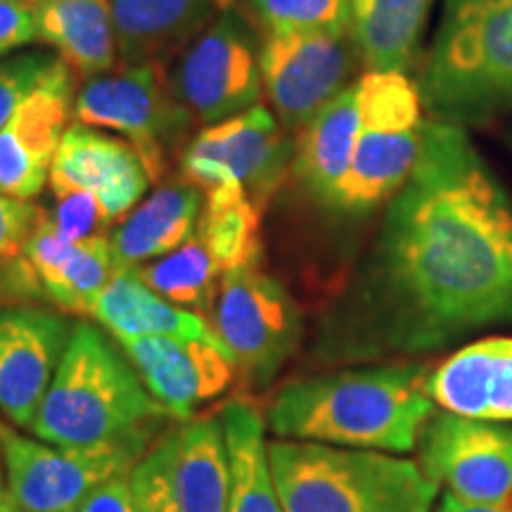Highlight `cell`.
Instances as JSON below:
<instances>
[{"label":"cell","mask_w":512,"mask_h":512,"mask_svg":"<svg viewBox=\"0 0 512 512\" xmlns=\"http://www.w3.org/2000/svg\"><path fill=\"white\" fill-rule=\"evenodd\" d=\"M349 5L351 0H249L252 15L266 31H349Z\"/></svg>","instance_id":"f546056e"},{"label":"cell","mask_w":512,"mask_h":512,"mask_svg":"<svg viewBox=\"0 0 512 512\" xmlns=\"http://www.w3.org/2000/svg\"><path fill=\"white\" fill-rule=\"evenodd\" d=\"M361 88V126L347 176L325 209L361 221L387 207L411 178L422 150L425 107L418 83L401 72H368Z\"/></svg>","instance_id":"8992f818"},{"label":"cell","mask_w":512,"mask_h":512,"mask_svg":"<svg viewBox=\"0 0 512 512\" xmlns=\"http://www.w3.org/2000/svg\"><path fill=\"white\" fill-rule=\"evenodd\" d=\"M150 183L143 159L124 138L107 136L79 121L64 131L50 169L53 195L67 190L88 192L98 200L107 223L136 209Z\"/></svg>","instance_id":"e0dca14e"},{"label":"cell","mask_w":512,"mask_h":512,"mask_svg":"<svg viewBox=\"0 0 512 512\" xmlns=\"http://www.w3.org/2000/svg\"><path fill=\"white\" fill-rule=\"evenodd\" d=\"M434 512H505V510L482 508V505H470V503L458 501V498H453L451 494H444V496H441L437 508H434Z\"/></svg>","instance_id":"8d00e7d4"},{"label":"cell","mask_w":512,"mask_h":512,"mask_svg":"<svg viewBox=\"0 0 512 512\" xmlns=\"http://www.w3.org/2000/svg\"><path fill=\"white\" fill-rule=\"evenodd\" d=\"M60 57L41 53H19L0 60V128L12 117L17 105L38 86Z\"/></svg>","instance_id":"1f68e13d"},{"label":"cell","mask_w":512,"mask_h":512,"mask_svg":"<svg viewBox=\"0 0 512 512\" xmlns=\"http://www.w3.org/2000/svg\"><path fill=\"white\" fill-rule=\"evenodd\" d=\"M93 318L119 342L140 337L221 339L207 318L166 302L138 278L133 268L114 271L93 306Z\"/></svg>","instance_id":"603a6c76"},{"label":"cell","mask_w":512,"mask_h":512,"mask_svg":"<svg viewBox=\"0 0 512 512\" xmlns=\"http://www.w3.org/2000/svg\"><path fill=\"white\" fill-rule=\"evenodd\" d=\"M268 456L285 512H434L439 486L396 453L273 439Z\"/></svg>","instance_id":"5b68a950"},{"label":"cell","mask_w":512,"mask_h":512,"mask_svg":"<svg viewBox=\"0 0 512 512\" xmlns=\"http://www.w3.org/2000/svg\"><path fill=\"white\" fill-rule=\"evenodd\" d=\"M119 344L150 394L178 420H190L202 403L226 392L238 370L223 339L140 337Z\"/></svg>","instance_id":"2e32d148"},{"label":"cell","mask_w":512,"mask_h":512,"mask_svg":"<svg viewBox=\"0 0 512 512\" xmlns=\"http://www.w3.org/2000/svg\"><path fill=\"white\" fill-rule=\"evenodd\" d=\"M0 512H24V510L17 505L15 498L10 496L8 486H0Z\"/></svg>","instance_id":"74e56055"},{"label":"cell","mask_w":512,"mask_h":512,"mask_svg":"<svg viewBox=\"0 0 512 512\" xmlns=\"http://www.w3.org/2000/svg\"><path fill=\"white\" fill-rule=\"evenodd\" d=\"M427 368L382 363L297 377L266 408L275 439L411 453L437 411L425 389Z\"/></svg>","instance_id":"7a4b0ae2"},{"label":"cell","mask_w":512,"mask_h":512,"mask_svg":"<svg viewBox=\"0 0 512 512\" xmlns=\"http://www.w3.org/2000/svg\"><path fill=\"white\" fill-rule=\"evenodd\" d=\"M204 195L195 235L219 266L221 275L233 268L261 264V209L238 185H221Z\"/></svg>","instance_id":"83f0119b"},{"label":"cell","mask_w":512,"mask_h":512,"mask_svg":"<svg viewBox=\"0 0 512 512\" xmlns=\"http://www.w3.org/2000/svg\"><path fill=\"white\" fill-rule=\"evenodd\" d=\"M228 451V512H285L268 456L266 420L252 403L233 399L221 408Z\"/></svg>","instance_id":"484cf974"},{"label":"cell","mask_w":512,"mask_h":512,"mask_svg":"<svg viewBox=\"0 0 512 512\" xmlns=\"http://www.w3.org/2000/svg\"><path fill=\"white\" fill-rule=\"evenodd\" d=\"M76 512H138L133 498L131 475L114 477L79 505Z\"/></svg>","instance_id":"d590c367"},{"label":"cell","mask_w":512,"mask_h":512,"mask_svg":"<svg viewBox=\"0 0 512 512\" xmlns=\"http://www.w3.org/2000/svg\"><path fill=\"white\" fill-rule=\"evenodd\" d=\"M415 83L434 121L465 128L512 114V0H444Z\"/></svg>","instance_id":"3957f363"},{"label":"cell","mask_w":512,"mask_h":512,"mask_svg":"<svg viewBox=\"0 0 512 512\" xmlns=\"http://www.w3.org/2000/svg\"><path fill=\"white\" fill-rule=\"evenodd\" d=\"M202 207L204 195L195 185L183 181L157 188L112 230L114 268L145 266L185 245L195 235Z\"/></svg>","instance_id":"7402d4cb"},{"label":"cell","mask_w":512,"mask_h":512,"mask_svg":"<svg viewBox=\"0 0 512 512\" xmlns=\"http://www.w3.org/2000/svg\"><path fill=\"white\" fill-rule=\"evenodd\" d=\"M358 126H361V88L354 81L335 95L299 133L290 171L304 195L323 209L347 176Z\"/></svg>","instance_id":"44dd1931"},{"label":"cell","mask_w":512,"mask_h":512,"mask_svg":"<svg viewBox=\"0 0 512 512\" xmlns=\"http://www.w3.org/2000/svg\"><path fill=\"white\" fill-rule=\"evenodd\" d=\"M74 100V72L60 57L0 128V195L31 200L46 188Z\"/></svg>","instance_id":"5bb4252c"},{"label":"cell","mask_w":512,"mask_h":512,"mask_svg":"<svg viewBox=\"0 0 512 512\" xmlns=\"http://www.w3.org/2000/svg\"><path fill=\"white\" fill-rule=\"evenodd\" d=\"M214 325L233 354L242 380L256 392L271 387L304 337L297 302L261 264L240 266L221 275Z\"/></svg>","instance_id":"ba28073f"},{"label":"cell","mask_w":512,"mask_h":512,"mask_svg":"<svg viewBox=\"0 0 512 512\" xmlns=\"http://www.w3.org/2000/svg\"><path fill=\"white\" fill-rule=\"evenodd\" d=\"M38 41L36 5L0 0V57Z\"/></svg>","instance_id":"e575fe53"},{"label":"cell","mask_w":512,"mask_h":512,"mask_svg":"<svg viewBox=\"0 0 512 512\" xmlns=\"http://www.w3.org/2000/svg\"><path fill=\"white\" fill-rule=\"evenodd\" d=\"M76 325L64 313L0 304V413L29 430Z\"/></svg>","instance_id":"9a60e30c"},{"label":"cell","mask_w":512,"mask_h":512,"mask_svg":"<svg viewBox=\"0 0 512 512\" xmlns=\"http://www.w3.org/2000/svg\"><path fill=\"white\" fill-rule=\"evenodd\" d=\"M358 53L349 31L280 29L261 38V81L280 124L302 131L351 86Z\"/></svg>","instance_id":"7c38bea8"},{"label":"cell","mask_w":512,"mask_h":512,"mask_svg":"<svg viewBox=\"0 0 512 512\" xmlns=\"http://www.w3.org/2000/svg\"><path fill=\"white\" fill-rule=\"evenodd\" d=\"M24 261L43 299L74 316H93L100 292L117 271L107 235L69 242L46 211L24 247Z\"/></svg>","instance_id":"ac0fdd59"},{"label":"cell","mask_w":512,"mask_h":512,"mask_svg":"<svg viewBox=\"0 0 512 512\" xmlns=\"http://www.w3.org/2000/svg\"><path fill=\"white\" fill-rule=\"evenodd\" d=\"M74 117L83 126L119 133L143 159L152 181H162L169 155L192 124V114L155 64L91 76L76 93Z\"/></svg>","instance_id":"9c48e42d"},{"label":"cell","mask_w":512,"mask_h":512,"mask_svg":"<svg viewBox=\"0 0 512 512\" xmlns=\"http://www.w3.org/2000/svg\"><path fill=\"white\" fill-rule=\"evenodd\" d=\"M36 24L38 41L53 46L72 72L91 79L117 67L112 0H43Z\"/></svg>","instance_id":"d4e9b609"},{"label":"cell","mask_w":512,"mask_h":512,"mask_svg":"<svg viewBox=\"0 0 512 512\" xmlns=\"http://www.w3.org/2000/svg\"><path fill=\"white\" fill-rule=\"evenodd\" d=\"M43 211L29 200L0 195V264H8L24 254Z\"/></svg>","instance_id":"836d02e7"},{"label":"cell","mask_w":512,"mask_h":512,"mask_svg":"<svg viewBox=\"0 0 512 512\" xmlns=\"http://www.w3.org/2000/svg\"><path fill=\"white\" fill-rule=\"evenodd\" d=\"M133 271L166 302L195 313L214 309L221 271L197 235H192L174 252L133 268Z\"/></svg>","instance_id":"f1b7e54d"},{"label":"cell","mask_w":512,"mask_h":512,"mask_svg":"<svg viewBox=\"0 0 512 512\" xmlns=\"http://www.w3.org/2000/svg\"><path fill=\"white\" fill-rule=\"evenodd\" d=\"M171 453H174V432H166L131 472L138 512H181L171 489Z\"/></svg>","instance_id":"4dcf8cb0"},{"label":"cell","mask_w":512,"mask_h":512,"mask_svg":"<svg viewBox=\"0 0 512 512\" xmlns=\"http://www.w3.org/2000/svg\"><path fill=\"white\" fill-rule=\"evenodd\" d=\"M169 86L192 119L204 126L252 110L264 93L261 38L245 17L228 8L190 43Z\"/></svg>","instance_id":"30bf717a"},{"label":"cell","mask_w":512,"mask_h":512,"mask_svg":"<svg viewBox=\"0 0 512 512\" xmlns=\"http://www.w3.org/2000/svg\"><path fill=\"white\" fill-rule=\"evenodd\" d=\"M162 420L145 422L117 439L83 448L50 446L0 425L5 482L24 512H76L114 477L131 475L155 446Z\"/></svg>","instance_id":"52a82bcc"},{"label":"cell","mask_w":512,"mask_h":512,"mask_svg":"<svg viewBox=\"0 0 512 512\" xmlns=\"http://www.w3.org/2000/svg\"><path fill=\"white\" fill-rule=\"evenodd\" d=\"M425 389L441 411L486 422L512 420V337L465 344L427 373Z\"/></svg>","instance_id":"d6986e66"},{"label":"cell","mask_w":512,"mask_h":512,"mask_svg":"<svg viewBox=\"0 0 512 512\" xmlns=\"http://www.w3.org/2000/svg\"><path fill=\"white\" fill-rule=\"evenodd\" d=\"M3 477H5V465H3V451H0V486H3Z\"/></svg>","instance_id":"ab89813d"},{"label":"cell","mask_w":512,"mask_h":512,"mask_svg":"<svg viewBox=\"0 0 512 512\" xmlns=\"http://www.w3.org/2000/svg\"><path fill=\"white\" fill-rule=\"evenodd\" d=\"M418 451L425 475L446 494L512 512V427L434 411Z\"/></svg>","instance_id":"4fadbf2b"},{"label":"cell","mask_w":512,"mask_h":512,"mask_svg":"<svg viewBox=\"0 0 512 512\" xmlns=\"http://www.w3.org/2000/svg\"><path fill=\"white\" fill-rule=\"evenodd\" d=\"M5 3H27V5H38V3H43V0H5Z\"/></svg>","instance_id":"f35d334b"},{"label":"cell","mask_w":512,"mask_h":512,"mask_svg":"<svg viewBox=\"0 0 512 512\" xmlns=\"http://www.w3.org/2000/svg\"><path fill=\"white\" fill-rule=\"evenodd\" d=\"M437 0H351L349 36L368 72H401L418 62Z\"/></svg>","instance_id":"cb8c5ba5"},{"label":"cell","mask_w":512,"mask_h":512,"mask_svg":"<svg viewBox=\"0 0 512 512\" xmlns=\"http://www.w3.org/2000/svg\"><path fill=\"white\" fill-rule=\"evenodd\" d=\"M496 325H512V197L463 126L427 117L418 164L320 323L313 358H411Z\"/></svg>","instance_id":"6da1fadb"},{"label":"cell","mask_w":512,"mask_h":512,"mask_svg":"<svg viewBox=\"0 0 512 512\" xmlns=\"http://www.w3.org/2000/svg\"><path fill=\"white\" fill-rule=\"evenodd\" d=\"M294 140L266 107L207 126L185 145L181 174L185 183L209 192L238 185L266 209L294 159Z\"/></svg>","instance_id":"8fae6325"},{"label":"cell","mask_w":512,"mask_h":512,"mask_svg":"<svg viewBox=\"0 0 512 512\" xmlns=\"http://www.w3.org/2000/svg\"><path fill=\"white\" fill-rule=\"evenodd\" d=\"M171 418L98 325L76 323L29 430L60 448L95 446Z\"/></svg>","instance_id":"277c9868"},{"label":"cell","mask_w":512,"mask_h":512,"mask_svg":"<svg viewBox=\"0 0 512 512\" xmlns=\"http://www.w3.org/2000/svg\"><path fill=\"white\" fill-rule=\"evenodd\" d=\"M50 219L60 230L62 238H67L69 242H86L95 235H102L100 230L110 226L98 200L81 190H67L55 195V209Z\"/></svg>","instance_id":"d6a6232c"},{"label":"cell","mask_w":512,"mask_h":512,"mask_svg":"<svg viewBox=\"0 0 512 512\" xmlns=\"http://www.w3.org/2000/svg\"><path fill=\"white\" fill-rule=\"evenodd\" d=\"M230 0H112L114 38L121 67L164 62L185 53Z\"/></svg>","instance_id":"ffe728a7"},{"label":"cell","mask_w":512,"mask_h":512,"mask_svg":"<svg viewBox=\"0 0 512 512\" xmlns=\"http://www.w3.org/2000/svg\"><path fill=\"white\" fill-rule=\"evenodd\" d=\"M171 489L181 512H228V451L221 415L174 430Z\"/></svg>","instance_id":"4316f807"}]
</instances>
